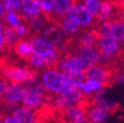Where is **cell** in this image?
Masks as SVG:
<instances>
[{
  "label": "cell",
  "instance_id": "6da1fadb",
  "mask_svg": "<svg viewBox=\"0 0 124 123\" xmlns=\"http://www.w3.org/2000/svg\"><path fill=\"white\" fill-rule=\"evenodd\" d=\"M41 85L46 93L56 95L74 88L70 84L66 74L55 67L46 68L41 72Z\"/></svg>",
  "mask_w": 124,
  "mask_h": 123
},
{
  "label": "cell",
  "instance_id": "7a4b0ae2",
  "mask_svg": "<svg viewBox=\"0 0 124 123\" xmlns=\"http://www.w3.org/2000/svg\"><path fill=\"white\" fill-rule=\"evenodd\" d=\"M85 97L81 92L80 89L72 88L66 92L54 95L51 103L54 108L61 111L70 106L82 103L85 102Z\"/></svg>",
  "mask_w": 124,
  "mask_h": 123
},
{
  "label": "cell",
  "instance_id": "3957f363",
  "mask_svg": "<svg viewBox=\"0 0 124 123\" xmlns=\"http://www.w3.org/2000/svg\"><path fill=\"white\" fill-rule=\"evenodd\" d=\"M66 15L72 18L82 29H90L95 24V17L90 14L81 1H74Z\"/></svg>",
  "mask_w": 124,
  "mask_h": 123
},
{
  "label": "cell",
  "instance_id": "277c9868",
  "mask_svg": "<svg viewBox=\"0 0 124 123\" xmlns=\"http://www.w3.org/2000/svg\"><path fill=\"white\" fill-rule=\"evenodd\" d=\"M46 93V91L41 83L35 85L25 86L23 99H22L23 107L30 109H35L39 108L44 102Z\"/></svg>",
  "mask_w": 124,
  "mask_h": 123
},
{
  "label": "cell",
  "instance_id": "5b68a950",
  "mask_svg": "<svg viewBox=\"0 0 124 123\" xmlns=\"http://www.w3.org/2000/svg\"><path fill=\"white\" fill-rule=\"evenodd\" d=\"M4 77L11 83H24L25 81L38 77L36 71L9 65H0Z\"/></svg>",
  "mask_w": 124,
  "mask_h": 123
},
{
  "label": "cell",
  "instance_id": "8992f818",
  "mask_svg": "<svg viewBox=\"0 0 124 123\" xmlns=\"http://www.w3.org/2000/svg\"><path fill=\"white\" fill-rule=\"evenodd\" d=\"M71 53L75 54L78 58H79L86 67L99 64L101 53L97 46H85L77 43Z\"/></svg>",
  "mask_w": 124,
  "mask_h": 123
},
{
  "label": "cell",
  "instance_id": "52a82bcc",
  "mask_svg": "<svg viewBox=\"0 0 124 123\" xmlns=\"http://www.w3.org/2000/svg\"><path fill=\"white\" fill-rule=\"evenodd\" d=\"M54 67L65 73L67 71H84L86 66L75 54L67 52L60 56Z\"/></svg>",
  "mask_w": 124,
  "mask_h": 123
},
{
  "label": "cell",
  "instance_id": "ba28073f",
  "mask_svg": "<svg viewBox=\"0 0 124 123\" xmlns=\"http://www.w3.org/2000/svg\"><path fill=\"white\" fill-rule=\"evenodd\" d=\"M86 107L83 102L76 105L70 106L68 108L61 110V117L65 123H85L86 118Z\"/></svg>",
  "mask_w": 124,
  "mask_h": 123
},
{
  "label": "cell",
  "instance_id": "9c48e42d",
  "mask_svg": "<svg viewBox=\"0 0 124 123\" xmlns=\"http://www.w3.org/2000/svg\"><path fill=\"white\" fill-rule=\"evenodd\" d=\"M85 76L86 78H91L97 80L100 83L106 85L110 81L111 77V71L108 69V66L103 65L101 64L88 66L84 71Z\"/></svg>",
  "mask_w": 124,
  "mask_h": 123
},
{
  "label": "cell",
  "instance_id": "30bf717a",
  "mask_svg": "<svg viewBox=\"0 0 124 123\" xmlns=\"http://www.w3.org/2000/svg\"><path fill=\"white\" fill-rule=\"evenodd\" d=\"M96 46L101 54L111 57L117 55L122 48V44L117 42L110 35H99Z\"/></svg>",
  "mask_w": 124,
  "mask_h": 123
},
{
  "label": "cell",
  "instance_id": "8fae6325",
  "mask_svg": "<svg viewBox=\"0 0 124 123\" xmlns=\"http://www.w3.org/2000/svg\"><path fill=\"white\" fill-rule=\"evenodd\" d=\"M29 40V43L30 45L32 54H36L41 55L43 57H49L55 53H57L55 46L51 43L47 42L42 37H39L37 35L30 37Z\"/></svg>",
  "mask_w": 124,
  "mask_h": 123
},
{
  "label": "cell",
  "instance_id": "7c38bea8",
  "mask_svg": "<svg viewBox=\"0 0 124 123\" xmlns=\"http://www.w3.org/2000/svg\"><path fill=\"white\" fill-rule=\"evenodd\" d=\"M40 34L45 40L54 46L66 40V35L56 23H51L46 24L41 30Z\"/></svg>",
  "mask_w": 124,
  "mask_h": 123
},
{
  "label": "cell",
  "instance_id": "4fadbf2b",
  "mask_svg": "<svg viewBox=\"0 0 124 123\" xmlns=\"http://www.w3.org/2000/svg\"><path fill=\"white\" fill-rule=\"evenodd\" d=\"M25 85L21 83H10L7 85L4 91L3 102L14 106L16 102L22 101L24 93Z\"/></svg>",
  "mask_w": 124,
  "mask_h": 123
},
{
  "label": "cell",
  "instance_id": "5bb4252c",
  "mask_svg": "<svg viewBox=\"0 0 124 123\" xmlns=\"http://www.w3.org/2000/svg\"><path fill=\"white\" fill-rule=\"evenodd\" d=\"M52 6V14L47 17L48 22L56 23L60 18L69 11L74 0H48Z\"/></svg>",
  "mask_w": 124,
  "mask_h": 123
},
{
  "label": "cell",
  "instance_id": "9a60e30c",
  "mask_svg": "<svg viewBox=\"0 0 124 123\" xmlns=\"http://www.w3.org/2000/svg\"><path fill=\"white\" fill-rule=\"evenodd\" d=\"M118 7L110 0H102L98 15L95 17L97 23L118 17Z\"/></svg>",
  "mask_w": 124,
  "mask_h": 123
},
{
  "label": "cell",
  "instance_id": "2e32d148",
  "mask_svg": "<svg viewBox=\"0 0 124 123\" xmlns=\"http://www.w3.org/2000/svg\"><path fill=\"white\" fill-rule=\"evenodd\" d=\"M111 112L94 104L86 107V118L91 123H104L109 119Z\"/></svg>",
  "mask_w": 124,
  "mask_h": 123
},
{
  "label": "cell",
  "instance_id": "e0dca14e",
  "mask_svg": "<svg viewBox=\"0 0 124 123\" xmlns=\"http://www.w3.org/2000/svg\"><path fill=\"white\" fill-rule=\"evenodd\" d=\"M78 44L85 46H93L97 45L99 35L95 29L90 28L81 30L78 34Z\"/></svg>",
  "mask_w": 124,
  "mask_h": 123
},
{
  "label": "cell",
  "instance_id": "ac0fdd59",
  "mask_svg": "<svg viewBox=\"0 0 124 123\" xmlns=\"http://www.w3.org/2000/svg\"><path fill=\"white\" fill-rule=\"evenodd\" d=\"M56 24L62 29L66 36L78 35L82 30L80 26L66 15L60 18Z\"/></svg>",
  "mask_w": 124,
  "mask_h": 123
},
{
  "label": "cell",
  "instance_id": "d6986e66",
  "mask_svg": "<svg viewBox=\"0 0 124 123\" xmlns=\"http://www.w3.org/2000/svg\"><path fill=\"white\" fill-rule=\"evenodd\" d=\"M105 85L98 81L91 78H85L83 85L80 87V91L83 93L85 97H91L98 91L104 88Z\"/></svg>",
  "mask_w": 124,
  "mask_h": 123
},
{
  "label": "cell",
  "instance_id": "ffe728a7",
  "mask_svg": "<svg viewBox=\"0 0 124 123\" xmlns=\"http://www.w3.org/2000/svg\"><path fill=\"white\" fill-rule=\"evenodd\" d=\"M11 115L23 123H35V114L30 108L25 107L14 108L11 111Z\"/></svg>",
  "mask_w": 124,
  "mask_h": 123
},
{
  "label": "cell",
  "instance_id": "44dd1931",
  "mask_svg": "<svg viewBox=\"0 0 124 123\" xmlns=\"http://www.w3.org/2000/svg\"><path fill=\"white\" fill-rule=\"evenodd\" d=\"M11 47L14 49L16 54L25 60H29V56L32 54L30 45H29L27 39L19 38Z\"/></svg>",
  "mask_w": 124,
  "mask_h": 123
},
{
  "label": "cell",
  "instance_id": "7402d4cb",
  "mask_svg": "<svg viewBox=\"0 0 124 123\" xmlns=\"http://www.w3.org/2000/svg\"><path fill=\"white\" fill-rule=\"evenodd\" d=\"M109 35L120 44L124 42V23L118 17L111 20Z\"/></svg>",
  "mask_w": 124,
  "mask_h": 123
},
{
  "label": "cell",
  "instance_id": "603a6c76",
  "mask_svg": "<svg viewBox=\"0 0 124 123\" xmlns=\"http://www.w3.org/2000/svg\"><path fill=\"white\" fill-rule=\"evenodd\" d=\"M3 27H4L3 28V30H4L3 35L4 39V44L8 47H11L18 40L17 35L16 34L15 28L7 24L6 23H4Z\"/></svg>",
  "mask_w": 124,
  "mask_h": 123
},
{
  "label": "cell",
  "instance_id": "cb8c5ba5",
  "mask_svg": "<svg viewBox=\"0 0 124 123\" xmlns=\"http://www.w3.org/2000/svg\"><path fill=\"white\" fill-rule=\"evenodd\" d=\"M91 104H94L96 106H98L100 108H105V109L108 110V111H114L115 109L117 108L118 107V103L116 100L114 99H108L107 97V95L103 97L96 99V100L91 101Z\"/></svg>",
  "mask_w": 124,
  "mask_h": 123
},
{
  "label": "cell",
  "instance_id": "d4e9b609",
  "mask_svg": "<svg viewBox=\"0 0 124 123\" xmlns=\"http://www.w3.org/2000/svg\"><path fill=\"white\" fill-rule=\"evenodd\" d=\"M65 74L69 80L70 84L74 88L80 89L84 81L86 78L84 71H67V72H65Z\"/></svg>",
  "mask_w": 124,
  "mask_h": 123
},
{
  "label": "cell",
  "instance_id": "484cf974",
  "mask_svg": "<svg viewBox=\"0 0 124 123\" xmlns=\"http://www.w3.org/2000/svg\"><path fill=\"white\" fill-rule=\"evenodd\" d=\"M28 61L34 68L33 70L41 69V68H46V59L41 55L36 54H32L29 56Z\"/></svg>",
  "mask_w": 124,
  "mask_h": 123
},
{
  "label": "cell",
  "instance_id": "4316f807",
  "mask_svg": "<svg viewBox=\"0 0 124 123\" xmlns=\"http://www.w3.org/2000/svg\"><path fill=\"white\" fill-rule=\"evenodd\" d=\"M81 3L94 17L98 15L102 0H81Z\"/></svg>",
  "mask_w": 124,
  "mask_h": 123
},
{
  "label": "cell",
  "instance_id": "83f0119b",
  "mask_svg": "<svg viewBox=\"0 0 124 123\" xmlns=\"http://www.w3.org/2000/svg\"><path fill=\"white\" fill-rule=\"evenodd\" d=\"M4 10L7 12L19 11L21 8V0H5L3 2Z\"/></svg>",
  "mask_w": 124,
  "mask_h": 123
},
{
  "label": "cell",
  "instance_id": "f1b7e54d",
  "mask_svg": "<svg viewBox=\"0 0 124 123\" xmlns=\"http://www.w3.org/2000/svg\"><path fill=\"white\" fill-rule=\"evenodd\" d=\"M4 18L7 24L12 26L14 28L19 25L20 21H21L19 15L16 14V12H7L5 15H4Z\"/></svg>",
  "mask_w": 124,
  "mask_h": 123
},
{
  "label": "cell",
  "instance_id": "f546056e",
  "mask_svg": "<svg viewBox=\"0 0 124 123\" xmlns=\"http://www.w3.org/2000/svg\"><path fill=\"white\" fill-rule=\"evenodd\" d=\"M16 34L19 38L27 39L28 35H29V30H28L27 27L24 23H20L19 25L15 27Z\"/></svg>",
  "mask_w": 124,
  "mask_h": 123
},
{
  "label": "cell",
  "instance_id": "4dcf8cb0",
  "mask_svg": "<svg viewBox=\"0 0 124 123\" xmlns=\"http://www.w3.org/2000/svg\"><path fill=\"white\" fill-rule=\"evenodd\" d=\"M113 80L117 85H124V70H119L113 75Z\"/></svg>",
  "mask_w": 124,
  "mask_h": 123
},
{
  "label": "cell",
  "instance_id": "1f68e13d",
  "mask_svg": "<svg viewBox=\"0 0 124 123\" xmlns=\"http://www.w3.org/2000/svg\"><path fill=\"white\" fill-rule=\"evenodd\" d=\"M7 85H8L7 79L4 76H1V74H0V102H3L4 91H5V89L7 87Z\"/></svg>",
  "mask_w": 124,
  "mask_h": 123
},
{
  "label": "cell",
  "instance_id": "d6a6232c",
  "mask_svg": "<svg viewBox=\"0 0 124 123\" xmlns=\"http://www.w3.org/2000/svg\"><path fill=\"white\" fill-rule=\"evenodd\" d=\"M3 123H23L21 121L13 116L12 115H7L3 118Z\"/></svg>",
  "mask_w": 124,
  "mask_h": 123
},
{
  "label": "cell",
  "instance_id": "836d02e7",
  "mask_svg": "<svg viewBox=\"0 0 124 123\" xmlns=\"http://www.w3.org/2000/svg\"><path fill=\"white\" fill-rule=\"evenodd\" d=\"M4 46H5V44H4V35H3L2 31H0V51H2Z\"/></svg>",
  "mask_w": 124,
  "mask_h": 123
},
{
  "label": "cell",
  "instance_id": "e575fe53",
  "mask_svg": "<svg viewBox=\"0 0 124 123\" xmlns=\"http://www.w3.org/2000/svg\"><path fill=\"white\" fill-rule=\"evenodd\" d=\"M4 4H3L2 0H0V17L4 16Z\"/></svg>",
  "mask_w": 124,
  "mask_h": 123
},
{
  "label": "cell",
  "instance_id": "d590c367",
  "mask_svg": "<svg viewBox=\"0 0 124 123\" xmlns=\"http://www.w3.org/2000/svg\"><path fill=\"white\" fill-rule=\"evenodd\" d=\"M119 19L121 20V21L122 22V23H124V10H120V12H119Z\"/></svg>",
  "mask_w": 124,
  "mask_h": 123
},
{
  "label": "cell",
  "instance_id": "8d00e7d4",
  "mask_svg": "<svg viewBox=\"0 0 124 123\" xmlns=\"http://www.w3.org/2000/svg\"><path fill=\"white\" fill-rule=\"evenodd\" d=\"M3 29V23H2V20L0 19V31H2Z\"/></svg>",
  "mask_w": 124,
  "mask_h": 123
},
{
  "label": "cell",
  "instance_id": "74e56055",
  "mask_svg": "<svg viewBox=\"0 0 124 123\" xmlns=\"http://www.w3.org/2000/svg\"><path fill=\"white\" fill-rule=\"evenodd\" d=\"M122 48H121V50H123L124 51V42L123 43H122Z\"/></svg>",
  "mask_w": 124,
  "mask_h": 123
},
{
  "label": "cell",
  "instance_id": "f35d334b",
  "mask_svg": "<svg viewBox=\"0 0 124 123\" xmlns=\"http://www.w3.org/2000/svg\"><path fill=\"white\" fill-rule=\"evenodd\" d=\"M0 123H3V119H2V118H0Z\"/></svg>",
  "mask_w": 124,
  "mask_h": 123
},
{
  "label": "cell",
  "instance_id": "ab89813d",
  "mask_svg": "<svg viewBox=\"0 0 124 123\" xmlns=\"http://www.w3.org/2000/svg\"><path fill=\"white\" fill-rule=\"evenodd\" d=\"M122 10H124V4H123V7H122Z\"/></svg>",
  "mask_w": 124,
  "mask_h": 123
},
{
  "label": "cell",
  "instance_id": "60d3db41",
  "mask_svg": "<svg viewBox=\"0 0 124 123\" xmlns=\"http://www.w3.org/2000/svg\"><path fill=\"white\" fill-rule=\"evenodd\" d=\"M110 1H112V2H115V1H116V0H110Z\"/></svg>",
  "mask_w": 124,
  "mask_h": 123
},
{
  "label": "cell",
  "instance_id": "b9f144b4",
  "mask_svg": "<svg viewBox=\"0 0 124 123\" xmlns=\"http://www.w3.org/2000/svg\"><path fill=\"white\" fill-rule=\"evenodd\" d=\"M85 123H91V122H89V121H86V122H85Z\"/></svg>",
  "mask_w": 124,
  "mask_h": 123
},
{
  "label": "cell",
  "instance_id": "7bdbcfd3",
  "mask_svg": "<svg viewBox=\"0 0 124 123\" xmlns=\"http://www.w3.org/2000/svg\"><path fill=\"white\" fill-rule=\"evenodd\" d=\"M4 1H5V0H2V2H4Z\"/></svg>",
  "mask_w": 124,
  "mask_h": 123
},
{
  "label": "cell",
  "instance_id": "ee69618b",
  "mask_svg": "<svg viewBox=\"0 0 124 123\" xmlns=\"http://www.w3.org/2000/svg\"><path fill=\"white\" fill-rule=\"evenodd\" d=\"M74 1H75V0H74Z\"/></svg>",
  "mask_w": 124,
  "mask_h": 123
}]
</instances>
